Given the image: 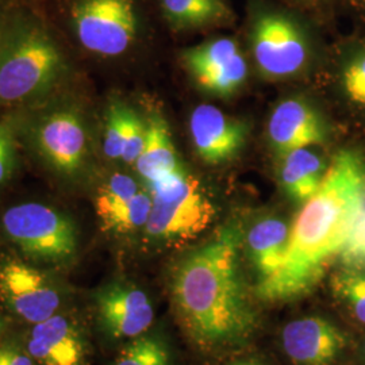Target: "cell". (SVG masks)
Here are the masks:
<instances>
[{
  "mask_svg": "<svg viewBox=\"0 0 365 365\" xmlns=\"http://www.w3.org/2000/svg\"><path fill=\"white\" fill-rule=\"evenodd\" d=\"M241 244L240 229L230 225L170 267L172 310L184 336L200 352L242 349L260 327L257 298L240 265Z\"/></svg>",
  "mask_w": 365,
  "mask_h": 365,
  "instance_id": "cell-1",
  "label": "cell"
},
{
  "mask_svg": "<svg viewBox=\"0 0 365 365\" xmlns=\"http://www.w3.org/2000/svg\"><path fill=\"white\" fill-rule=\"evenodd\" d=\"M364 206V158L353 149L339 150L321 187L292 222L280 268L255 284L257 300L283 303L312 292L329 261L339 256Z\"/></svg>",
  "mask_w": 365,
  "mask_h": 365,
  "instance_id": "cell-2",
  "label": "cell"
},
{
  "mask_svg": "<svg viewBox=\"0 0 365 365\" xmlns=\"http://www.w3.org/2000/svg\"><path fill=\"white\" fill-rule=\"evenodd\" d=\"M66 54L39 14L14 3L0 41V107L34 103L61 83Z\"/></svg>",
  "mask_w": 365,
  "mask_h": 365,
  "instance_id": "cell-3",
  "label": "cell"
},
{
  "mask_svg": "<svg viewBox=\"0 0 365 365\" xmlns=\"http://www.w3.org/2000/svg\"><path fill=\"white\" fill-rule=\"evenodd\" d=\"M0 229L18 256L36 265L63 274L78 260V226L56 207L37 202L15 205L3 212Z\"/></svg>",
  "mask_w": 365,
  "mask_h": 365,
  "instance_id": "cell-4",
  "label": "cell"
},
{
  "mask_svg": "<svg viewBox=\"0 0 365 365\" xmlns=\"http://www.w3.org/2000/svg\"><path fill=\"white\" fill-rule=\"evenodd\" d=\"M152 211L145 226L146 240L158 247L180 245L206 232L217 210L203 185L182 168L146 185Z\"/></svg>",
  "mask_w": 365,
  "mask_h": 365,
  "instance_id": "cell-5",
  "label": "cell"
},
{
  "mask_svg": "<svg viewBox=\"0 0 365 365\" xmlns=\"http://www.w3.org/2000/svg\"><path fill=\"white\" fill-rule=\"evenodd\" d=\"M75 288L61 272L21 256H0V307L14 321L34 327L73 306Z\"/></svg>",
  "mask_w": 365,
  "mask_h": 365,
  "instance_id": "cell-6",
  "label": "cell"
},
{
  "mask_svg": "<svg viewBox=\"0 0 365 365\" xmlns=\"http://www.w3.org/2000/svg\"><path fill=\"white\" fill-rule=\"evenodd\" d=\"M26 135L41 160L68 180H78L90 158V134L83 111L73 103L41 110L27 122Z\"/></svg>",
  "mask_w": 365,
  "mask_h": 365,
  "instance_id": "cell-7",
  "label": "cell"
},
{
  "mask_svg": "<svg viewBox=\"0 0 365 365\" xmlns=\"http://www.w3.org/2000/svg\"><path fill=\"white\" fill-rule=\"evenodd\" d=\"M68 24L86 51L117 57L137 41L140 14L135 0H71Z\"/></svg>",
  "mask_w": 365,
  "mask_h": 365,
  "instance_id": "cell-8",
  "label": "cell"
},
{
  "mask_svg": "<svg viewBox=\"0 0 365 365\" xmlns=\"http://www.w3.org/2000/svg\"><path fill=\"white\" fill-rule=\"evenodd\" d=\"M92 319L108 342H126L149 331L155 306L144 288L128 277H114L92 292Z\"/></svg>",
  "mask_w": 365,
  "mask_h": 365,
  "instance_id": "cell-9",
  "label": "cell"
},
{
  "mask_svg": "<svg viewBox=\"0 0 365 365\" xmlns=\"http://www.w3.org/2000/svg\"><path fill=\"white\" fill-rule=\"evenodd\" d=\"M250 41L256 64L267 78L294 76L307 63L309 42L306 34L287 14H257L252 25Z\"/></svg>",
  "mask_w": 365,
  "mask_h": 365,
  "instance_id": "cell-10",
  "label": "cell"
},
{
  "mask_svg": "<svg viewBox=\"0 0 365 365\" xmlns=\"http://www.w3.org/2000/svg\"><path fill=\"white\" fill-rule=\"evenodd\" d=\"M24 334L36 365H92L88 327L75 304Z\"/></svg>",
  "mask_w": 365,
  "mask_h": 365,
  "instance_id": "cell-11",
  "label": "cell"
},
{
  "mask_svg": "<svg viewBox=\"0 0 365 365\" xmlns=\"http://www.w3.org/2000/svg\"><path fill=\"white\" fill-rule=\"evenodd\" d=\"M282 348L294 365H333L346 349V334L327 318L292 319L282 330Z\"/></svg>",
  "mask_w": 365,
  "mask_h": 365,
  "instance_id": "cell-12",
  "label": "cell"
},
{
  "mask_svg": "<svg viewBox=\"0 0 365 365\" xmlns=\"http://www.w3.org/2000/svg\"><path fill=\"white\" fill-rule=\"evenodd\" d=\"M190 131L197 156L210 165L233 160L245 146L248 135L244 122L210 105L197 106L192 111Z\"/></svg>",
  "mask_w": 365,
  "mask_h": 365,
  "instance_id": "cell-13",
  "label": "cell"
},
{
  "mask_svg": "<svg viewBox=\"0 0 365 365\" xmlns=\"http://www.w3.org/2000/svg\"><path fill=\"white\" fill-rule=\"evenodd\" d=\"M268 138L283 156L295 149L324 144L327 128L313 106L304 99L291 98L274 108L268 122Z\"/></svg>",
  "mask_w": 365,
  "mask_h": 365,
  "instance_id": "cell-14",
  "label": "cell"
},
{
  "mask_svg": "<svg viewBox=\"0 0 365 365\" xmlns=\"http://www.w3.org/2000/svg\"><path fill=\"white\" fill-rule=\"evenodd\" d=\"M289 229L287 222L274 217L262 218L249 229L244 244L257 274V282L269 277L280 268L287 250Z\"/></svg>",
  "mask_w": 365,
  "mask_h": 365,
  "instance_id": "cell-15",
  "label": "cell"
},
{
  "mask_svg": "<svg viewBox=\"0 0 365 365\" xmlns=\"http://www.w3.org/2000/svg\"><path fill=\"white\" fill-rule=\"evenodd\" d=\"M134 167L146 185L182 170L168 123L157 113L148 118L144 150Z\"/></svg>",
  "mask_w": 365,
  "mask_h": 365,
  "instance_id": "cell-16",
  "label": "cell"
},
{
  "mask_svg": "<svg viewBox=\"0 0 365 365\" xmlns=\"http://www.w3.org/2000/svg\"><path fill=\"white\" fill-rule=\"evenodd\" d=\"M280 182L291 200L304 205L318 191L327 173L324 160L307 148L282 156Z\"/></svg>",
  "mask_w": 365,
  "mask_h": 365,
  "instance_id": "cell-17",
  "label": "cell"
},
{
  "mask_svg": "<svg viewBox=\"0 0 365 365\" xmlns=\"http://www.w3.org/2000/svg\"><path fill=\"white\" fill-rule=\"evenodd\" d=\"M165 21L173 30H197L230 24L235 18L225 0H160Z\"/></svg>",
  "mask_w": 365,
  "mask_h": 365,
  "instance_id": "cell-18",
  "label": "cell"
},
{
  "mask_svg": "<svg viewBox=\"0 0 365 365\" xmlns=\"http://www.w3.org/2000/svg\"><path fill=\"white\" fill-rule=\"evenodd\" d=\"M238 53L240 48L235 39L217 38L187 49L182 53V61L196 83L225 66Z\"/></svg>",
  "mask_w": 365,
  "mask_h": 365,
  "instance_id": "cell-19",
  "label": "cell"
},
{
  "mask_svg": "<svg viewBox=\"0 0 365 365\" xmlns=\"http://www.w3.org/2000/svg\"><path fill=\"white\" fill-rule=\"evenodd\" d=\"M110 365H173L170 344L160 331L126 341Z\"/></svg>",
  "mask_w": 365,
  "mask_h": 365,
  "instance_id": "cell-20",
  "label": "cell"
},
{
  "mask_svg": "<svg viewBox=\"0 0 365 365\" xmlns=\"http://www.w3.org/2000/svg\"><path fill=\"white\" fill-rule=\"evenodd\" d=\"M330 288L353 319L365 325V265H345L331 276Z\"/></svg>",
  "mask_w": 365,
  "mask_h": 365,
  "instance_id": "cell-21",
  "label": "cell"
},
{
  "mask_svg": "<svg viewBox=\"0 0 365 365\" xmlns=\"http://www.w3.org/2000/svg\"><path fill=\"white\" fill-rule=\"evenodd\" d=\"M152 203L150 192L148 190H141L128 205L101 222L102 230L114 235H130L141 230L144 232L152 211Z\"/></svg>",
  "mask_w": 365,
  "mask_h": 365,
  "instance_id": "cell-22",
  "label": "cell"
},
{
  "mask_svg": "<svg viewBox=\"0 0 365 365\" xmlns=\"http://www.w3.org/2000/svg\"><path fill=\"white\" fill-rule=\"evenodd\" d=\"M143 188L129 175L115 173L108 178L98 190L93 199L95 212L99 222L111 217L128 205Z\"/></svg>",
  "mask_w": 365,
  "mask_h": 365,
  "instance_id": "cell-23",
  "label": "cell"
},
{
  "mask_svg": "<svg viewBox=\"0 0 365 365\" xmlns=\"http://www.w3.org/2000/svg\"><path fill=\"white\" fill-rule=\"evenodd\" d=\"M247 76L248 66L242 53L240 52L225 66L196 81V86L215 96H229L242 87Z\"/></svg>",
  "mask_w": 365,
  "mask_h": 365,
  "instance_id": "cell-24",
  "label": "cell"
},
{
  "mask_svg": "<svg viewBox=\"0 0 365 365\" xmlns=\"http://www.w3.org/2000/svg\"><path fill=\"white\" fill-rule=\"evenodd\" d=\"M131 108L115 102L108 107L103 131V152L110 160H120Z\"/></svg>",
  "mask_w": 365,
  "mask_h": 365,
  "instance_id": "cell-25",
  "label": "cell"
},
{
  "mask_svg": "<svg viewBox=\"0 0 365 365\" xmlns=\"http://www.w3.org/2000/svg\"><path fill=\"white\" fill-rule=\"evenodd\" d=\"M16 125L14 118L0 120V190L13 178L16 163Z\"/></svg>",
  "mask_w": 365,
  "mask_h": 365,
  "instance_id": "cell-26",
  "label": "cell"
},
{
  "mask_svg": "<svg viewBox=\"0 0 365 365\" xmlns=\"http://www.w3.org/2000/svg\"><path fill=\"white\" fill-rule=\"evenodd\" d=\"M145 141H146V123H144L131 110L130 115L128 119L125 138H123L120 160L126 164L134 165L144 150Z\"/></svg>",
  "mask_w": 365,
  "mask_h": 365,
  "instance_id": "cell-27",
  "label": "cell"
},
{
  "mask_svg": "<svg viewBox=\"0 0 365 365\" xmlns=\"http://www.w3.org/2000/svg\"><path fill=\"white\" fill-rule=\"evenodd\" d=\"M339 256L344 265H365V206Z\"/></svg>",
  "mask_w": 365,
  "mask_h": 365,
  "instance_id": "cell-28",
  "label": "cell"
},
{
  "mask_svg": "<svg viewBox=\"0 0 365 365\" xmlns=\"http://www.w3.org/2000/svg\"><path fill=\"white\" fill-rule=\"evenodd\" d=\"M342 84L345 93L356 105L365 106V53L345 68Z\"/></svg>",
  "mask_w": 365,
  "mask_h": 365,
  "instance_id": "cell-29",
  "label": "cell"
},
{
  "mask_svg": "<svg viewBox=\"0 0 365 365\" xmlns=\"http://www.w3.org/2000/svg\"><path fill=\"white\" fill-rule=\"evenodd\" d=\"M0 365H36L27 351L24 333H7L0 341Z\"/></svg>",
  "mask_w": 365,
  "mask_h": 365,
  "instance_id": "cell-30",
  "label": "cell"
},
{
  "mask_svg": "<svg viewBox=\"0 0 365 365\" xmlns=\"http://www.w3.org/2000/svg\"><path fill=\"white\" fill-rule=\"evenodd\" d=\"M13 6V1H10V0H0V41L3 37V33H4V29L7 25V21H9V16L11 13Z\"/></svg>",
  "mask_w": 365,
  "mask_h": 365,
  "instance_id": "cell-31",
  "label": "cell"
},
{
  "mask_svg": "<svg viewBox=\"0 0 365 365\" xmlns=\"http://www.w3.org/2000/svg\"><path fill=\"white\" fill-rule=\"evenodd\" d=\"M9 331V317L6 314L0 313V341L7 336Z\"/></svg>",
  "mask_w": 365,
  "mask_h": 365,
  "instance_id": "cell-32",
  "label": "cell"
},
{
  "mask_svg": "<svg viewBox=\"0 0 365 365\" xmlns=\"http://www.w3.org/2000/svg\"><path fill=\"white\" fill-rule=\"evenodd\" d=\"M227 365H267L264 364V363H261L259 360H256V359H242V360H235V361H232L230 364Z\"/></svg>",
  "mask_w": 365,
  "mask_h": 365,
  "instance_id": "cell-33",
  "label": "cell"
},
{
  "mask_svg": "<svg viewBox=\"0 0 365 365\" xmlns=\"http://www.w3.org/2000/svg\"><path fill=\"white\" fill-rule=\"evenodd\" d=\"M360 1H361V3H363V4H365V0H360Z\"/></svg>",
  "mask_w": 365,
  "mask_h": 365,
  "instance_id": "cell-34",
  "label": "cell"
},
{
  "mask_svg": "<svg viewBox=\"0 0 365 365\" xmlns=\"http://www.w3.org/2000/svg\"><path fill=\"white\" fill-rule=\"evenodd\" d=\"M364 354H365V342H364Z\"/></svg>",
  "mask_w": 365,
  "mask_h": 365,
  "instance_id": "cell-35",
  "label": "cell"
}]
</instances>
